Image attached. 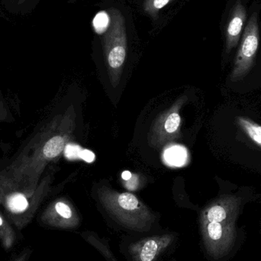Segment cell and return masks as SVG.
Listing matches in <instances>:
<instances>
[{"mask_svg": "<svg viewBox=\"0 0 261 261\" xmlns=\"http://www.w3.org/2000/svg\"><path fill=\"white\" fill-rule=\"evenodd\" d=\"M97 196L106 211L128 229L147 231L156 220L150 208L128 192L120 193L103 186L98 188Z\"/></svg>", "mask_w": 261, "mask_h": 261, "instance_id": "6da1fadb", "label": "cell"}, {"mask_svg": "<svg viewBox=\"0 0 261 261\" xmlns=\"http://www.w3.org/2000/svg\"><path fill=\"white\" fill-rule=\"evenodd\" d=\"M187 101V96H182L170 108L163 112L156 118L147 135V141L150 147L160 149L179 138L180 110Z\"/></svg>", "mask_w": 261, "mask_h": 261, "instance_id": "7a4b0ae2", "label": "cell"}, {"mask_svg": "<svg viewBox=\"0 0 261 261\" xmlns=\"http://www.w3.org/2000/svg\"><path fill=\"white\" fill-rule=\"evenodd\" d=\"M41 226L56 229L77 228L81 218L76 208L67 199H59L50 203L38 219Z\"/></svg>", "mask_w": 261, "mask_h": 261, "instance_id": "3957f363", "label": "cell"}, {"mask_svg": "<svg viewBox=\"0 0 261 261\" xmlns=\"http://www.w3.org/2000/svg\"><path fill=\"white\" fill-rule=\"evenodd\" d=\"M244 35L238 52L231 80L234 82L245 77L251 69L258 48L259 39L257 21L250 23Z\"/></svg>", "mask_w": 261, "mask_h": 261, "instance_id": "277c9868", "label": "cell"}, {"mask_svg": "<svg viewBox=\"0 0 261 261\" xmlns=\"http://www.w3.org/2000/svg\"><path fill=\"white\" fill-rule=\"evenodd\" d=\"M110 38L106 39L105 55L109 77L113 88L119 85L126 58L125 38L121 33H110Z\"/></svg>", "mask_w": 261, "mask_h": 261, "instance_id": "5b68a950", "label": "cell"}, {"mask_svg": "<svg viewBox=\"0 0 261 261\" xmlns=\"http://www.w3.org/2000/svg\"><path fill=\"white\" fill-rule=\"evenodd\" d=\"M173 240L172 234L150 236L130 244L128 253L133 261H156Z\"/></svg>", "mask_w": 261, "mask_h": 261, "instance_id": "8992f818", "label": "cell"}, {"mask_svg": "<svg viewBox=\"0 0 261 261\" xmlns=\"http://www.w3.org/2000/svg\"><path fill=\"white\" fill-rule=\"evenodd\" d=\"M238 199L233 197H225L219 199L208 205L201 215V221L203 222H227L228 216L236 210Z\"/></svg>", "mask_w": 261, "mask_h": 261, "instance_id": "52a82bcc", "label": "cell"}, {"mask_svg": "<svg viewBox=\"0 0 261 261\" xmlns=\"http://www.w3.org/2000/svg\"><path fill=\"white\" fill-rule=\"evenodd\" d=\"M21 239H22L21 232L8 219L0 214V245L4 251L6 252L12 251Z\"/></svg>", "mask_w": 261, "mask_h": 261, "instance_id": "ba28073f", "label": "cell"}, {"mask_svg": "<svg viewBox=\"0 0 261 261\" xmlns=\"http://www.w3.org/2000/svg\"><path fill=\"white\" fill-rule=\"evenodd\" d=\"M237 122L245 135L261 148V125L246 117H238Z\"/></svg>", "mask_w": 261, "mask_h": 261, "instance_id": "9c48e42d", "label": "cell"}, {"mask_svg": "<svg viewBox=\"0 0 261 261\" xmlns=\"http://www.w3.org/2000/svg\"><path fill=\"white\" fill-rule=\"evenodd\" d=\"M244 21H245V12H239L236 13L234 18L230 21L228 31H227L228 49L232 48L237 44L242 27H243Z\"/></svg>", "mask_w": 261, "mask_h": 261, "instance_id": "30bf717a", "label": "cell"}, {"mask_svg": "<svg viewBox=\"0 0 261 261\" xmlns=\"http://www.w3.org/2000/svg\"><path fill=\"white\" fill-rule=\"evenodd\" d=\"M33 253L32 247L28 246L23 248L18 253H15L8 261H29Z\"/></svg>", "mask_w": 261, "mask_h": 261, "instance_id": "8fae6325", "label": "cell"}, {"mask_svg": "<svg viewBox=\"0 0 261 261\" xmlns=\"http://www.w3.org/2000/svg\"><path fill=\"white\" fill-rule=\"evenodd\" d=\"M109 18L105 12H100L96 15L94 20V26L96 30H104L108 25Z\"/></svg>", "mask_w": 261, "mask_h": 261, "instance_id": "7c38bea8", "label": "cell"}, {"mask_svg": "<svg viewBox=\"0 0 261 261\" xmlns=\"http://www.w3.org/2000/svg\"><path fill=\"white\" fill-rule=\"evenodd\" d=\"M132 182H127L126 184H125V187H126L128 190H130V191H135V190H138L139 188V178H138V175H132L130 178Z\"/></svg>", "mask_w": 261, "mask_h": 261, "instance_id": "4fadbf2b", "label": "cell"}, {"mask_svg": "<svg viewBox=\"0 0 261 261\" xmlns=\"http://www.w3.org/2000/svg\"><path fill=\"white\" fill-rule=\"evenodd\" d=\"M170 1V0H153L152 5L154 9H160L165 6Z\"/></svg>", "mask_w": 261, "mask_h": 261, "instance_id": "5bb4252c", "label": "cell"}]
</instances>
